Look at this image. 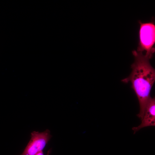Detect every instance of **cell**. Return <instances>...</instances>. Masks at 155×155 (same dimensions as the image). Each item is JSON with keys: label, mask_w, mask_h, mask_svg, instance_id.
<instances>
[{"label": "cell", "mask_w": 155, "mask_h": 155, "mask_svg": "<svg viewBox=\"0 0 155 155\" xmlns=\"http://www.w3.org/2000/svg\"><path fill=\"white\" fill-rule=\"evenodd\" d=\"M132 53L135 61L131 66L132 71L129 76L122 81L131 83L140 104V112L137 116L142 120L151 98L150 92L155 82V71L150 63V59L142 52L134 50Z\"/></svg>", "instance_id": "1"}, {"label": "cell", "mask_w": 155, "mask_h": 155, "mask_svg": "<svg viewBox=\"0 0 155 155\" xmlns=\"http://www.w3.org/2000/svg\"><path fill=\"white\" fill-rule=\"evenodd\" d=\"M139 42L137 51H146V56L151 59L155 51V26L154 22L142 23L140 21Z\"/></svg>", "instance_id": "2"}, {"label": "cell", "mask_w": 155, "mask_h": 155, "mask_svg": "<svg viewBox=\"0 0 155 155\" xmlns=\"http://www.w3.org/2000/svg\"><path fill=\"white\" fill-rule=\"evenodd\" d=\"M51 137L50 131L48 129L42 132L33 131L29 142L20 155H35L42 151Z\"/></svg>", "instance_id": "3"}, {"label": "cell", "mask_w": 155, "mask_h": 155, "mask_svg": "<svg viewBox=\"0 0 155 155\" xmlns=\"http://www.w3.org/2000/svg\"><path fill=\"white\" fill-rule=\"evenodd\" d=\"M141 124L133 127L132 129L135 133L142 128L155 125V99L151 98L146 107Z\"/></svg>", "instance_id": "4"}, {"label": "cell", "mask_w": 155, "mask_h": 155, "mask_svg": "<svg viewBox=\"0 0 155 155\" xmlns=\"http://www.w3.org/2000/svg\"><path fill=\"white\" fill-rule=\"evenodd\" d=\"M35 155H44L43 154L42 151H41L38 152Z\"/></svg>", "instance_id": "5"}]
</instances>
